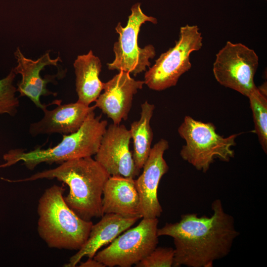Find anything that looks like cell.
Instances as JSON below:
<instances>
[{
	"label": "cell",
	"instance_id": "obj_1",
	"mask_svg": "<svg viewBox=\"0 0 267 267\" xmlns=\"http://www.w3.org/2000/svg\"><path fill=\"white\" fill-rule=\"evenodd\" d=\"M210 217L196 213L181 215L175 223L158 228V236L173 238L175 246L173 267H212L226 257L239 235L234 218L226 213L220 199L213 201Z\"/></svg>",
	"mask_w": 267,
	"mask_h": 267
},
{
	"label": "cell",
	"instance_id": "obj_2",
	"mask_svg": "<svg viewBox=\"0 0 267 267\" xmlns=\"http://www.w3.org/2000/svg\"><path fill=\"white\" fill-rule=\"evenodd\" d=\"M110 175L91 157L65 161L53 169L36 173L31 176L10 182H26L39 179L56 178L66 183L69 192L64 197L69 207L80 218L90 221L101 218L104 185Z\"/></svg>",
	"mask_w": 267,
	"mask_h": 267
},
{
	"label": "cell",
	"instance_id": "obj_3",
	"mask_svg": "<svg viewBox=\"0 0 267 267\" xmlns=\"http://www.w3.org/2000/svg\"><path fill=\"white\" fill-rule=\"evenodd\" d=\"M64 188L54 184L40 198L37 230L51 248L80 250L86 242L93 223L80 218L66 203Z\"/></svg>",
	"mask_w": 267,
	"mask_h": 267
},
{
	"label": "cell",
	"instance_id": "obj_4",
	"mask_svg": "<svg viewBox=\"0 0 267 267\" xmlns=\"http://www.w3.org/2000/svg\"><path fill=\"white\" fill-rule=\"evenodd\" d=\"M107 125L106 120H101V115L95 116L94 111H91L78 131L63 134L62 141L56 146L47 149L39 147L29 152L22 149L10 150L3 155L5 163L0 165V168L22 161L27 169L32 170L42 163L61 164L74 159L91 157L98 151Z\"/></svg>",
	"mask_w": 267,
	"mask_h": 267
},
{
	"label": "cell",
	"instance_id": "obj_5",
	"mask_svg": "<svg viewBox=\"0 0 267 267\" xmlns=\"http://www.w3.org/2000/svg\"><path fill=\"white\" fill-rule=\"evenodd\" d=\"M186 144L180 151L181 157L198 171L207 172L216 158L229 162L234 157L232 147L239 134L227 137L219 134L212 123H204L186 116L178 130Z\"/></svg>",
	"mask_w": 267,
	"mask_h": 267
},
{
	"label": "cell",
	"instance_id": "obj_6",
	"mask_svg": "<svg viewBox=\"0 0 267 267\" xmlns=\"http://www.w3.org/2000/svg\"><path fill=\"white\" fill-rule=\"evenodd\" d=\"M203 45V38L197 25L181 27L175 45L162 53L144 75V84L160 91L177 85L179 78L191 67L190 54Z\"/></svg>",
	"mask_w": 267,
	"mask_h": 267
},
{
	"label": "cell",
	"instance_id": "obj_7",
	"mask_svg": "<svg viewBox=\"0 0 267 267\" xmlns=\"http://www.w3.org/2000/svg\"><path fill=\"white\" fill-rule=\"evenodd\" d=\"M131 14L128 17L127 25L123 27L119 23L115 28L119 37L113 46L115 59L107 63L110 70H117L132 73L134 76L145 71L149 67L150 59L156 54L155 47L151 44L140 48L138 45V35L142 24L146 22L153 24L157 23L154 17L144 14L141 8L140 3H136L131 7Z\"/></svg>",
	"mask_w": 267,
	"mask_h": 267
},
{
	"label": "cell",
	"instance_id": "obj_8",
	"mask_svg": "<svg viewBox=\"0 0 267 267\" xmlns=\"http://www.w3.org/2000/svg\"><path fill=\"white\" fill-rule=\"evenodd\" d=\"M158 222V218H142L137 225L118 236L93 258L105 267L135 265L157 247Z\"/></svg>",
	"mask_w": 267,
	"mask_h": 267
},
{
	"label": "cell",
	"instance_id": "obj_9",
	"mask_svg": "<svg viewBox=\"0 0 267 267\" xmlns=\"http://www.w3.org/2000/svg\"><path fill=\"white\" fill-rule=\"evenodd\" d=\"M258 65L259 58L253 49L228 41L217 53L213 71L221 85L248 97L257 88L254 79Z\"/></svg>",
	"mask_w": 267,
	"mask_h": 267
},
{
	"label": "cell",
	"instance_id": "obj_10",
	"mask_svg": "<svg viewBox=\"0 0 267 267\" xmlns=\"http://www.w3.org/2000/svg\"><path fill=\"white\" fill-rule=\"evenodd\" d=\"M131 134L124 125L111 124L103 135L94 159L110 176L134 178L140 170L130 151Z\"/></svg>",
	"mask_w": 267,
	"mask_h": 267
},
{
	"label": "cell",
	"instance_id": "obj_11",
	"mask_svg": "<svg viewBox=\"0 0 267 267\" xmlns=\"http://www.w3.org/2000/svg\"><path fill=\"white\" fill-rule=\"evenodd\" d=\"M168 148L169 143L164 139L155 144L142 167V174L135 179L142 218H158L163 212L158 198V189L162 177L169 170L163 157Z\"/></svg>",
	"mask_w": 267,
	"mask_h": 267
},
{
	"label": "cell",
	"instance_id": "obj_12",
	"mask_svg": "<svg viewBox=\"0 0 267 267\" xmlns=\"http://www.w3.org/2000/svg\"><path fill=\"white\" fill-rule=\"evenodd\" d=\"M144 81L135 80L130 73L121 71L111 80L104 83V92L95 101L99 108L113 124L126 120L131 110L134 95L143 88Z\"/></svg>",
	"mask_w": 267,
	"mask_h": 267
},
{
	"label": "cell",
	"instance_id": "obj_13",
	"mask_svg": "<svg viewBox=\"0 0 267 267\" xmlns=\"http://www.w3.org/2000/svg\"><path fill=\"white\" fill-rule=\"evenodd\" d=\"M14 55L17 65L12 70L15 74H19L22 77L21 80L17 84V91L20 93V96L28 97L37 107L44 110L48 105L42 104L40 97L42 95H57L56 93L48 90L46 85L52 81L58 75H48L43 79L40 76V72L46 66H57V63L62 60L59 56L55 59H51L49 53L47 52L36 60H33L25 57L19 47L15 52Z\"/></svg>",
	"mask_w": 267,
	"mask_h": 267
},
{
	"label": "cell",
	"instance_id": "obj_14",
	"mask_svg": "<svg viewBox=\"0 0 267 267\" xmlns=\"http://www.w3.org/2000/svg\"><path fill=\"white\" fill-rule=\"evenodd\" d=\"M59 104L52 110L44 109L43 110V118L30 125L29 131L32 136L55 133L69 134L75 133L82 126L89 113L96 108L95 105L89 106L78 101Z\"/></svg>",
	"mask_w": 267,
	"mask_h": 267
},
{
	"label": "cell",
	"instance_id": "obj_15",
	"mask_svg": "<svg viewBox=\"0 0 267 267\" xmlns=\"http://www.w3.org/2000/svg\"><path fill=\"white\" fill-rule=\"evenodd\" d=\"M102 212L127 218H142L135 179L110 176L103 190Z\"/></svg>",
	"mask_w": 267,
	"mask_h": 267
},
{
	"label": "cell",
	"instance_id": "obj_16",
	"mask_svg": "<svg viewBox=\"0 0 267 267\" xmlns=\"http://www.w3.org/2000/svg\"><path fill=\"white\" fill-rule=\"evenodd\" d=\"M101 220L92 225L84 246L69 259L64 267H74L85 256L92 258L102 246L111 243L121 233L128 229L139 219L115 214H104Z\"/></svg>",
	"mask_w": 267,
	"mask_h": 267
},
{
	"label": "cell",
	"instance_id": "obj_17",
	"mask_svg": "<svg viewBox=\"0 0 267 267\" xmlns=\"http://www.w3.org/2000/svg\"><path fill=\"white\" fill-rule=\"evenodd\" d=\"M76 88L79 102L89 105L103 89L104 83L99 79L102 64L92 51L78 56L74 63Z\"/></svg>",
	"mask_w": 267,
	"mask_h": 267
},
{
	"label": "cell",
	"instance_id": "obj_18",
	"mask_svg": "<svg viewBox=\"0 0 267 267\" xmlns=\"http://www.w3.org/2000/svg\"><path fill=\"white\" fill-rule=\"evenodd\" d=\"M155 109L154 104L145 101L141 105L140 119L133 122L130 129L133 140V158L136 167L142 168L151 149L153 133L150 121Z\"/></svg>",
	"mask_w": 267,
	"mask_h": 267
},
{
	"label": "cell",
	"instance_id": "obj_19",
	"mask_svg": "<svg viewBox=\"0 0 267 267\" xmlns=\"http://www.w3.org/2000/svg\"><path fill=\"white\" fill-rule=\"evenodd\" d=\"M249 98L255 125V131L264 152L267 151V85L264 84L252 91Z\"/></svg>",
	"mask_w": 267,
	"mask_h": 267
},
{
	"label": "cell",
	"instance_id": "obj_20",
	"mask_svg": "<svg viewBox=\"0 0 267 267\" xmlns=\"http://www.w3.org/2000/svg\"><path fill=\"white\" fill-rule=\"evenodd\" d=\"M15 75L12 70L6 77L0 80V114L13 116L17 112L19 102L15 96L17 89L13 85Z\"/></svg>",
	"mask_w": 267,
	"mask_h": 267
},
{
	"label": "cell",
	"instance_id": "obj_21",
	"mask_svg": "<svg viewBox=\"0 0 267 267\" xmlns=\"http://www.w3.org/2000/svg\"><path fill=\"white\" fill-rule=\"evenodd\" d=\"M175 249L171 247H156L141 261L135 265L136 267H173Z\"/></svg>",
	"mask_w": 267,
	"mask_h": 267
},
{
	"label": "cell",
	"instance_id": "obj_22",
	"mask_svg": "<svg viewBox=\"0 0 267 267\" xmlns=\"http://www.w3.org/2000/svg\"><path fill=\"white\" fill-rule=\"evenodd\" d=\"M80 267H105V266L100 262L95 260L93 258L89 259L84 262H82Z\"/></svg>",
	"mask_w": 267,
	"mask_h": 267
}]
</instances>
